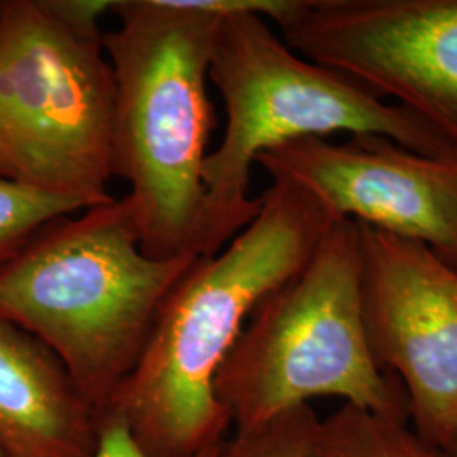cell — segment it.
Segmentation results:
<instances>
[{"instance_id":"6da1fadb","label":"cell","mask_w":457,"mask_h":457,"mask_svg":"<svg viewBox=\"0 0 457 457\" xmlns=\"http://www.w3.org/2000/svg\"><path fill=\"white\" fill-rule=\"evenodd\" d=\"M334 219L302 188L273 180L253 220L187 270L105 410L149 456L195 457L226 441L215 378L254 309L303 268Z\"/></svg>"},{"instance_id":"7a4b0ae2","label":"cell","mask_w":457,"mask_h":457,"mask_svg":"<svg viewBox=\"0 0 457 457\" xmlns=\"http://www.w3.org/2000/svg\"><path fill=\"white\" fill-rule=\"evenodd\" d=\"M104 33L114 73V177L141 247L156 260L198 256L213 109L209 66L220 16L194 0H114Z\"/></svg>"},{"instance_id":"3957f363","label":"cell","mask_w":457,"mask_h":457,"mask_svg":"<svg viewBox=\"0 0 457 457\" xmlns=\"http://www.w3.org/2000/svg\"><path fill=\"white\" fill-rule=\"evenodd\" d=\"M195 260L147 256L114 196L49 222L0 264V317L45 344L102 415Z\"/></svg>"},{"instance_id":"277c9868","label":"cell","mask_w":457,"mask_h":457,"mask_svg":"<svg viewBox=\"0 0 457 457\" xmlns=\"http://www.w3.org/2000/svg\"><path fill=\"white\" fill-rule=\"evenodd\" d=\"M209 80L228 122L202 171L200 258L224 249L258 213L262 196L249 195L251 170L260 154L283 143L332 132L376 134L425 156L457 160L456 147L409 109L300 56L253 12L219 19Z\"/></svg>"},{"instance_id":"5b68a950","label":"cell","mask_w":457,"mask_h":457,"mask_svg":"<svg viewBox=\"0 0 457 457\" xmlns=\"http://www.w3.org/2000/svg\"><path fill=\"white\" fill-rule=\"evenodd\" d=\"M114 0H0V179L111 202L115 85L98 21Z\"/></svg>"},{"instance_id":"8992f818","label":"cell","mask_w":457,"mask_h":457,"mask_svg":"<svg viewBox=\"0 0 457 457\" xmlns=\"http://www.w3.org/2000/svg\"><path fill=\"white\" fill-rule=\"evenodd\" d=\"M236 430L266 424L317 396L409 415L396 376L370 351L361 311V230L334 219L294 277L266 295L215 378Z\"/></svg>"},{"instance_id":"52a82bcc","label":"cell","mask_w":457,"mask_h":457,"mask_svg":"<svg viewBox=\"0 0 457 457\" xmlns=\"http://www.w3.org/2000/svg\"><path fill=\"white\" fill-rule=\"evenodd\" d=\"M283 41L409 109L457 149V0H296Z\"/></svg>"},{"instance_id":"ba28073f","label":"cell","mask_w":457,"mask_h":457,"mask_svg":"<svg viewBox=\"0 0 457 457\" xmlns=\"http://www.w3.org/2000/svg\"><path fill=\"white\" fill-rule=\"evenodd\" d=\"M360 230L370 351L398 378L413 430L444 451L457 434V268L422 243Z\"/></svg>"},{"instance_id":"9c48e42d","label":"cell","mask_w":457,"mask_h":457,"mask_svg":"<svg viewBox=\"0 0 457 457\" xmlns=\"http://www.w3.org/2000/svg\"><path fill=\"white\" fill-rule=\"evenodd\" d=\"M337 219L428 245L457 268V160L425 156L376 134L343 143L300 137L258 156Z\"/></svg>"},{"instance_id":"30bf717a","label":"cell","mask_w":457,"mask_h":457,"mask_svg":"<svg viewBox=\"0 0 457 457\" xmlns=\"http://www.w3.org/2000/svg\"><path fill=\"white\" fill-rule=\"evenodd\" d=\"M100 413L33 334L0 317V447L5 457H92Z\"/></svg>"},{"instance_id":"8fae6325","label":"cell","mask_w":457,"mask_h":457,"mask_svg":"<svg viewBox=\"0 0 457 457\" xmlns=\"http://www.w3.org/2000/svg\"><path fill=\"white\" fill-rule=\"evenodd\" d=\"M307 457H441L410 425L409 415L344 403L320 419Z\"/></svg>"},{"instance_id":"7c38bea8","label":"cell","mask_w":457,"mask_h":457,"mask_svg":"<svg viewBox=\"0 0 457 457\" xmlns=\"http://www.w3.org/2000/svg\"><path fill=\"white\" fill-rule=\"evenodd\" d=\"M87 209L90 207L80 200L0 179V264L9 262L49 222Z\"/></svg>"},{"instance_id":"4fadbf2b","label":"cell","mask_w":457,"mask_h":457,"mask_svg":"<svg viewBox=\"0 0 457 457\" xmlns=\"http://www.w3.org/2000/svg\"><path fill=\"white\" fill-rule=\"evenodd\" d=\"M319 420L311 405L288 410L266 424L236 430L220 457H307Z\"/></svg>"},{"instance_id":"5bb4252c","label":"cell","mask_w":457,"mask_h":457,"mask_svg":"<svg viewBox=\"0 0 457 457\" xmlns=\"http://www.w3.org/2000/svg\"><path fill=\"white\" fill-rule=\"evenodd\" d=\"M224 444V442H222ZM222 444L211 447L195 457H220ZM92 457H153L147 454L124 424V420L112 411H105L100 415L98 428L97 449Z\"/></svg>"},{"instance_id":"9a60e30c","label":"cell","mask_w":457,"mask_h":457,"mask_svg":"<svg viewBox=\"0 0 457 457\" xmlns=\"http://www.w3.org/2000/svg\"><path fill=\"white\" fill-rule=\"evenodd\" d=\"M441 457H457V434L454 441L451 442V445L441 451Z\"/></svg>"},{"instance_id":"2e32d148","label":"cell","mask_w":457,"mask_h":457,"mask_svg":"<svg viewBox=\"0 0 457 457\" xmlns=\"http://www.w3.org/2000/svg\"><path fill=\"white\" fill-rule=\"evenodd\" d=\"M0 457H5V453L2 451V447H0Z\"/></svg>"}]
</instances>
